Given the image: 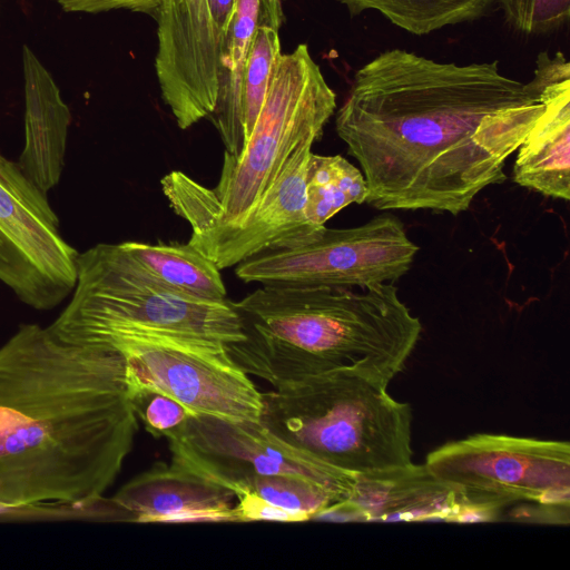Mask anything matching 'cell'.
Masks as SVG:
<instances>
[{
	"label": "cell",
	"mask_w": 570,
	"mask_h": 570,
	"mask_svg": "<svg viewBox=\"0 0 570 570\" xmlns=\"http://www.w3.org/2000/svg\"><path fill=\"white\" fill-rule=\"evenodd\" d=\"M419 247L392 215L351 228L322 226L309 239L248 258L235 268L245 283L365 287L405 275Z\"/></svg>",
	"instance_id": "cell-9"
},
{
	"label": "cell",
	"mask_w": 570,
	"mask_h": 570,
	"mask_svg": "<svg viewBox=\"0 0 570 570\" xmlns=\"http://www.w3.org/2000/svg\"><path fill=\"white\" fill-rule=\"evenodd\" d=\"M235 498L238 501L237 504L234 505L237 522L258 520L299 522L307 520L302 514L275 507L249 493H240Z\"/></svg>",
	"instance_id": "cell-24"
},
{
	"label": "cell",
	"mask_w": 570,
	"mask_h": 570,
	"mask_svg": "<svg viewBox=\"0 0 570 570\" xmlns=\"http://www.w3.org/2000/svg\"><path fill=\"white\" fill-rule=\"evenodd\" d=\"M424 465L458 490L470 521L569 523L567 441L474 434L430 452Z\"/></svg>",
	"instance_id": "cell-7"
},
{
	"label": "cell",
	"mask_w": 570,
	"mask_h": 570,
	"mask_svg": "<svg viewBox=\"0 0 570 570\" xmlns=\"http://www.w3.org/2000/svg\"><path fill=\"white\" fill-rule=\"evenodd\" d=\"M234 493L171 461L158 462L111 499L131 522H237Z\"/></svg>",
	"instance_id": "cell-15"
},
{
	"label": "cell",
	"mask_w": 570,
	"mask_h": 570,
	"mask_svg": "<svg viewBox=\"0 0 570 570\" xmlns=\"http://www.w3.org/2000/svg\"><path fill=\"white\" fill-rule=\"evenodd\" d=\"M544 108L518 147L513 180L544 196L570 199V62L558 51L537 57Z\"/></svg>",
	"instance_id": "cell-13"
},
{
	"label": "cell",
	"mask_w": 570,
	"mask_h": 570,
	"mask_svg": "<svg viewBox=\"0 0 570 570\" xmlns=\"http://www.w3.org/2000/svg\"><path fill=\"white\" fill-rule=\"evenodd\" d=\"M336 109V95L306 45L277 58L267 94L240 153H224L213 189L174 170L164 176V195L191 226L235 224L245 218L277 178L293 153L316 141Z\"/></svg>",
	"instance_id": "cell-4"
},
{
	"label": "cell",
	"mask_w": 570,
	"mask_h": 570,
	"mask_svg": "<svg viewBox=\"0 0 570 570\" xmlns=\"http://www.w3.org/2000/svg\"><path fill=\"white\" fill-rule=\"evenodd\" d=\"M119 244L149 276L161 285L202 299H227L220 269L189 243L124 242Z\"/></svg>",
	"instance_id": "cell-18"
},
{
	"label": "cell",
	"mask_w": 570,
	"mask_h": 570,
	"mask_svg": "<svg viewBox=\"0 0 570 570\" xmlns=\"http://www.w3.org/2000/svg\"><path fill=\"white\" fill-rule=\"evenodd\" d=\"M78 256L47 193L0 154V282L31 308L49 311L71 295Z\"/></svg>",
	"instance_id": "cell-10"
},
{
	"label": "cell",
	"mask_w": 570,
	"mask_h": 570,
	"mask_svg": "<svg viewBox=\"0 0 570 570\" xmlns=\"http://www.w3.org/2000/svg\"><path fill=\"white\" fill-rule=\"evenodd\" d=\"M505 21L525 35H547L570 18V0H494Z\"/></svg>",
	"instance_id": "cell-22"
},
{
	"label": "cell",
	"mask_w": 570,
	"mask_h": 570,
	"mask_svg": "<svg viewBox=\"0 0 570 570\" xmlns=\"http://www.w3.org/2000/svg\"><path fill=\"white\" fill-rule=\"evenodd\" d=\"M65 11L102 12L116 9H127L136 12L156 16L161 0H55Z\"/></svg>",
	"instance_id": "cell-25"
},
{
	"label": "cell",
	"mask_w": 570,
	"mask_h": 570,
	"mask_svg": "<svg viewBox=\"0 0 570 570\" xmlns=\"http://www.w3.org/2000/svg\"><path fill=\"white\" fill-rule=\"evenodd\" d=\"M368 188L362 171L341 155L311 153L305 175V216L314 226L324 224L346 206L366 200Z\"/></svg>",
	"instance_id": "cell-19"
},
{
	"label": "cell",
	"mask_w": 570,
	"mask_h": 570,
	"mask_svg": "<svg viewBox=\"0 0 570 570\" xmlns=\"http://www.w3.org/2000/svg\"><path fill=\"white\" fill-rule=\"evenodd\" d=\"M72 344L118 352L127 392H159L193 416L261 421L262 392L224 343L125 326L88 333Z\"/></svg>",
	"instance_id": "cell-8"
},
{
	"label": "cell",
	"mask_w": 570,
	"mask_h": 570,
	"mask_svg": "<svg viewBox=\"0 0 570 570\" xmlns=\"http://www.w3.org/2000/svg\"><path fill=\"white\" fill-rule=\"evenodd\" d=\"M235 2L236 0H207L214 33L222 49L234 16Z\"/></svg>",
	"instance_id": "cell-26"
},
{
	"label": "cell",
	"mask_w": 570,
	"mask_h": 570,
	"mask_svg": "<svg viewBox=\"0 0 570 570\" xmlns=\"http://www.w3.org/2000/svg\"><path fill=\"white\" fill-rule=\"evenodd\" d=\"M139 430L122 356L21 324L0 345V504L115 521L106 491Z\"/></svg>",
	"instance_id": "cell-2"
},
{
	"label": "cell",
	"mask_w": 570,
	"mask_h": 570,
	"mask_svg": "<svg viewBox=\"0 0 570 570\" xmlns=\"http://www.w3.org/2000/svg\"><path fill=\"white\" fill-rule=\"evenodd\" d=\"M164 438L171 461L228 490L242 480L275 474L313 480L347 499L354 488V475L289 445L261 422L190 416Z\"/></svg>",
	"instance_id": "cell-11"
},
{
	"label": "cell",
	"mask_w": 570,
	"mask_h": 570,
	"mask_svg": "<svg viewBox=\"0 0 570 570\" xmlns=\"http://www.w3.org/2000/svg\"><path fill=\"white\" fill-rule=\"evenodd\" d=\"M313 520L470 521L458 490L436 479L425 465L355 476L347 500L318 513Z\"/></svg>",
	"instance_id": "cell-14"
},
{
	"label": "cell",
	"mask_w": 570,
	"mask_h": 570,
	"mask_svg": "<svg viewBox=\"0 0 570 570\" xmlns=\"http://www.w3.org/2000/svg\"><path fill=\"white\" fill-rule=\"evenodd\" d=\"M70 296L49 325L67 343L125 326L226 345L244 340L232 301L202 299L161 285L120 244H97L79 254Z\"/></svg>",
	"instance_id": "cell-6"
},
{
	"label": "cell",
	"mask_w": 570,
	"mask_h": 570,
	"mask_svg": "<svg viewBox=\"0 0 570 570\" xmlns=\"http://www.w3.org/2000/svg\"><path fill=\"white\" fill-rule=\"evenodd\" d=\"M261 22L259 0H236L220 55L217 101L208 117L219 132L225 153L232 156H237L244 145L242 85L249 46Z\"/></svg>",
	"instance_id": "cell-17"
},
{
	"label": "cell",
	"mask_w": 570,
	"mask_h": 570,
	"mask_svg": "<svg viewBox=\"0 0 570 570\" xmlns=\"http://www.w3.org/2000/svg\"><path fill=\"white\" fill-rule=\"evenodd\" d=\"M234 495L249 493L262 500L313 520L318 513L347 498L318 482L295 475H255L233 484Z\"/></svg>",
	"instance_id": "cell-20"
},
{
	"label": "cell",
	"mask_w": 570,
	"mask_h": 570,
	"mask_svg": "<svg viewBox=\"0 0 570 570\" xmlns=\"http://www.w3.org/2000/svg\"><path fill=\"white\" fill-rule=\"evenodd\" d=\"M233 304L244 340L227 344V351L246 374L273 389L327 372L387 387L422 331L393 283L360 292L263 285Z\"/></svg>",
	"instance_id": "cell-3"
},
{
	"label": "cell",
	"mask_w": 570,
	"mask_h": 570,
	"mask_svg": "<svg viewBox=\"0 0 570 570\" xmlns=\"http://www.w3.org/2000/svg\"><path fill=\"white\" fill-rule=\"evenodd\" d=\"M544 108L537 78L497 60L458 65L391 49L356 70L335 128L377 209L458 215L507 179L505 160Z\"/></svg>",
	"instance_id": "cell-1"
},
{
	"label": "cell",
	"mask_w": 570,
	"mask_h": 570,
	"mask_svg": "<svg viewBox=\"0 0 570 570\" xmlns=\"http://www.w3.org/2000/svg\"><path fill=\"white\" fill-rule=\"evenodd\" d=\"M279 56L278 29L258 24L249 46L242 85L244 144L257 120L267 94L272 70Z\"/></svg>",
	"instance_id": "cell-21"
},
{
	"label": "cell",
	"mask_w": 570,
	"mask_h": 570,
	"mask_svg": "<svg viewBox=\"0 0 570 570\" xmlns=\"http://www.w3.org/2000/svg\"><path fill=\"white\" fill-rule=\"evenodd\" d=\"M267 1H282V0H267Z\"/></svg>",
	"instance_id": "cell-27"
},
{
	"label": "cell",
	"mask_w": 570,
	"mask_h": 570,
	"mask_svg": "<svg viewBox=\"0 0 570 570\" xmlns=\"http://www.w3.org/2000/svg\"><path fill=\"white\" fill-rule=\"evenodd\" d=\"M361 376L327 372L262 392L261 423L354 476L412 464V410Z\"/></svg>",
	"instance_id": "cell-5"
},
{
	"label": "cell",
	"mask_w": 570,
	"mask_h": 570,
	"mask_svg": "<svg viewBox=\"0 0 570 570\" xmlns=\"http://www.w3.org/2000/svg\"><path fill=\"white\" fill-rule=\"evenodd\" d=\"M132 410L145 429L155 438L165 436L193 416L180 403L156 391H128Z\"/></svg>",
	"instance_id": "cell-23"
},
{
	"label": "cell",
	"mask_w": 570,
	"mask_h": 570,
	"mask_svg": "<svg viewBox=\"0 0 570 570\" xmlns=\"http://www.w3.org/2000/svg\"><path fill=\"white\" fill-rule=\"evenodd\" d=\"M24 144L18 166L42 191L58 185L65 167L71 112L50 72L22 47Z\"/></svg>",
	"instance_id": "cell-16"
},
{
	"label": "cell",
	"mask_w": 570,
	"mask_h": 570,
	"mask_svg": "<svg viewBox=\"0 0 570 570\" xmlns=\"http://www.w3.org/2000/svg\"><path fill=\"white\" fill-rule=\"evenodd\" d=\"M313 142L305 141L293 153L245 218L235 224L191 226L188 243L223 269L309 239L322 227L312 225L304 210L306 165Z\"/></svg>",
	"instance_id": "cell-12"
}]
</instances>
